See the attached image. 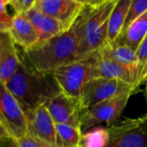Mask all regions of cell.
<instances>
[{"mask_svg": "<svg viewBox=\"0 0 147 147\" xmlns=\"http://www.w3.org/2000/svg\"><path fill=\"white\" fill-rule=\"evenodd\" d=\"M60 90L80 99L84 85L95 78L94 65L90 58L65 65L53 73Z\"/></svg>", "mask_w": 147, "mask_h": 147, "instance_id": "obj_4", "label": "cell"}, {"mask_svg": "<svg viewBox=\"0 0 147 147\" xmlns=\"http://www.w3.org/2000/svg\"><path fill=\"white\" fill-rule=\"evenodd\" d=\"M28 133L51 147H55L56 123L53 121L46 102L26 112Z\"/></svg>", "mask_w": 147, "mask_h": 147, "instance_id": "obj_9", "label": "cell"}, {"mask_svg": "<svg viewBox=\"0 0 147 147\" xmlns=\"http://www.w3.org/2000/svg\"><path fill=\"white\" fill-rule=\"evenodd\" d=\"M21 61L16 43L9 32H0V84H6Z\"/></svg>", "mask_w": 147, "mask_h": 147, "instance_id": "obj_11", "label": "cell"}, {"mask_svg": "<svg viewBox=\"0 0 147 147\" xmlns=\"http://www.w3.org/2000/svg\"><path fill=\"white\" fill-rule=\"evenodd\" d=\"M132 94L133 91L127 92L84 109L81 114L82 130L90 129L102 123H105L108 127L115 124Z\"/></svg>", "mask_w": 147, "mask_h": 147, "instance_id": "obj_6", "label": "cell"}, {"mask_svg": "<svg viewBox=\"0 0 147 147\" xmlns=\"http://www.w3.org/2000/svg\"><path fill=\"white\" fill-rule=\"evenodd\" d=\"M22 15L31 22L39 34V43H42L47 40H50L51 38L65 31L60 22L49 16H47L37 9L34 6Z\"/></svg>", "mask_w": 147, "mask_h": 147, "instance_id": "obj_14", "label": "cell"}, {"mask_svg": "<svg viewBox=\"0 0 147 147\" xmlns=\"http://www.w3.org/2000/svg\"><path fill=\"white\" fill-rule=\"evenodd\" d=\"M88 58L91 59L94 65L95 78L119 79L134 84L137 88L132 73L126 67L103 53L100 49Z\"/></svg>", "mask_w": 147, "mask_h": 147, "instance_id": "obj_12", "label": "cell"}, {"mask_svg": "<svg viewBox=\"0 0 147 147\" xmlns=\"http://www.w3.org/2000/svg\"><path fill=\"white\" fill-rule=\"evenodd\" d=\"M3 1H4V2H6L8 4H9V5H11V3H13V1L14 0H3Z\"/></svg>", "mask_w": 147, "mask_h": 147, "instance_id": "obj_30", "label": "cell"}, {"mask_svg": "<svg viewBox=\"0 0 147 147\" xmlns=\"http://www.w3.org/2000/svg\"><path fill=\"white\" fill-rule=\"evenodd\" d=\"M77 2L80 3L81 4L84 5V4H89V3H91L94 0H76Z\"/></svg>", "mask_w": 147, "mask_h": 147, "instance_id": "obj_27", "label": "cell"}, {"mask_svg": "<svg viewBox=\"0 0 147 147\" xmlns=\"http://www.w3.org/2000/svg\"><path fill=\"white\" fill-rule=\"evenodd\" d=\"M104 0H94L91 3H93V4H97V3H102V2H103Z\"/></svg>", "mask_w": 147, "mask_h": 147, "instance_id": "obj_29", "label": "cell"}, {"mask_svg": "<svg viewBox=\"0 0 147 147\" xmlns=\"http://www.w3.org/2000/svg\"><path fill=\"white\" fill-rule=\"evenodd\" d=\"M37 1H38V0H37Z\"/></svg>", "mask_w": 147, "mask_h": 147, "instance_id": "obj_32", "label": "cell"}, {"mask_svg": "<svg viewBox=\"0 0 147 147\" xmlns=\"http://www.w3.org/2000/svg\"><path fill=\"white\" fill-rule=\"evenodd\" d=\"M100 50L107 56L126 67L132 73L136 87L140 86V65L135 51L117 41H109Z\"/></svg>", "mask_w": 147, "mask_h": 147, "instance_id": "obj_13", "label": "cell"}, {"mask_svg": "<svg viewBox=\"0 0 147 147\" xmlns=\"http://www.w3.org/2000/svg\"><path fill=\"white\" fill-rule=\"evenodd\" d=\"M47 107L55 123L81 127L83 108L80 99L68 96L59 90L47 101Z\"/></svg>", "mask_w": 147, "mask_h": 147, "instance_id": "obj_8", "label": "cell"}, {"mask_svg": "<svg viewBox=\"0 0 147 147\" xmlns=\"http://www.w3.org/2000/svg\"><path fill=\"white\" fill-rule=\"evenodd\" d=\"M6 2L0 0V32H9L14 16H10L7 10Z\"/></svg>", "mask_w": 147, "mask_h": 147, "instance_id": "obj_23", "label": "cell"}, {"mask_svg": "<svg viewBox=\"0 0 147 147\" xmlns=\"http://www.w3.org/2000/svg\"><path fill=\"white\" fill-rule=\"evenodd\" d=\"M82 136L81 127L56 123L55 147H81Z\"/></svg>", "mask_w": 147, "mask_h": 147, "instance_id": "obj_19", "label": "cell"}, {"mask_svg": "<svg viewBox=\"0 0 147 147\" xmlns=\"http://www.w3.org/2000/svg\"><path fill=\"white\" fill-rule=\"evenodd\" d=\"M135 89L134 84L119 79L95 78L90 80L82 90L81 106L84 110L121 94L134 92Z\"/></svg>", "mask_w": 147, "mask_h": 147, "instance_id": "obj_5", "label": "cell"}, {"mask_svg": "<svg viewBox=\"0 0 147 147\" xmlns=\"http://www.w3.org/2000/svg\"><path fill=\"white\" fill-rule=\"evenodd\" d=\"M146 97H147V78L146 80Z\"/></svg>", "mask_w": 147, "mask_h": 147, "instance_id": "obj_31", "label": "cell"}, {"mask_svg": "<svg viewBox=\"0 0 147 147\" xmlns=\"http://www.w3.org/2000/svg\"><path fill=\"white\" fill-rule=\"evenodd\" d=\"M143 119H144V123H145V127L147 128V115L143 116Z\"/></svg>", "mask_w": 147, "mask_h": 147, "instance_id": "obj_28", "label": "cell"}, {"mask_svg": "<svg viewBox=\"0 0 147 147\" xmlns=\"http://www.w3.org/2000/svg\"><path fill=\"white\" fill-rule=\"evenodd\" d=\"M9 33L16 45L21 47L23 51L32 48L40 41V36L36 29L22 14L14 15Z\"/></svg>", "mask_w": 147, "mask_h": 147, "instance_id": "obj_15", "label": "cell"}, {"mask_svg": "<svg viewBox=\"0 0 147 147\" xmlns=\"http://www.w3.org/2000/svg\"><path fill=\"white\" fill-rule=\"evenodd\" d=\"M94 8L92 3L84 4L67 30L28 50H22L21 58L34 71L43 75L53 74L59 68L75 62L84 25Z\"/></svg>", "mask_w": 147, "mask_h": 147, "instance_id": "obj_1", "label": "cell"}, {"mask_svg": "<svg viewBox=\"0 0 147 147\" xmlns=\"http://www.w3.org/2000/svg\"><path fill=\"white\" fill-rule=\"evenodd\" d=\"M34 7L60 22L67 30L80 14L84 5L76 0H38Z\"/></svg>", "mask_w": 147, "mask_h": 147, "instance_id": "obj_10", "label": "cell"}, {"mask_svg": "<svg viewBox=\"0 0 147 147\" xmlns=\"http://www.w3.org/2000/svg\"><path fill=\"white\" fill-rule=\"evenodd\" d=\"M147 34V11L138 17L115 41L124 44L137 52Z\"/></svg>", "mask_w": 147, "mask_h": 147, "instance_id": "obj_17", "label": "cell"}, {"mask_svg": "<svg viewBox=\"0 0 147 147\" xmlns=\"http://www.w3.org/2000/svg\"><path fill=\"white\" fill-rule=\"evenodd\" d=\"M132 0H118L109 21V41L116 40L121 34L127 21Z\"/></svg>", "mask_w": 147, "mask_h": 147, "instance_id": "obj_18", "label": "cell"}, {"mask_svg": "<svg viewBox=\"0 0 147 147\" xmlns=\"http://www.w3.org/2000/svg\"><path fill=\"white\" fill-rule=\"evenodd\" d=\"M0 134L18 140L28 134V118L17 99L0 84Z\"/></svg>", "mask_w": 147, "mask_h": 147, "instance_id": "obj_3", "label": "cell"}, {"mask_svg": "<svg viewBox=\"0 0 147 147\" xmlns=\"http://www.w3.org/2000/svg\"><path fill=\"white\" fill-rule=\"evenodd\" d=\"M19 147H51L42 140L28 134L22 139L17 140Z\"/></svg>", "mask_w": 147, "mask_h": 147, "instance_id": "obj_24", "label": "cell"}, {"mask_svg": "<svg viewBox=\"0 0 147 147\" xmlns=\"http://www.w3.org/2000/svg\"><path fill=\"white\" fill-rule=\"evenodd\" d=\"M4 85L17 99L25 113L47 102L60 90L53 74L36 72L22 58L16 72Z\"/></svg>", "mask_w": 147, "mask_h": 147, "instance_id": "obj_2", "label": "cell"}, {"mask_svg": "<svg viewBox=\"0 0 147 147\" xmlns=\"http://www.w3.org/2000/svg\"><path fill=\"white\" fill-rule=\"evenodd\" d=\"M136 55L140 65V81L141 84L147 78V34L140 45Z\"/></svg>", "mask_w": 147, "mask_h": 147, "instance_id": "obj_22", "label": "cell"}, {"mask_svg": "<svg viewBox=\"0 0 147 147\" xmlns=\"http://www.w3.org/2000/svg\"><path fill=\"white\" fill-rule=\"evenodd\" d=\"M107 128L109 136L107 147H147V128L143 116L127 119Z\"/></svg>", "mask_w": 147, "mask_h": 147, "instance_id": "obj_7", "label": "cell"}, {"mask_svg": "<svg viewBox=\"0 0 147 147\" xmlns=\"http://www.w3.org/2000/svg\"><path fill=\"white\" fill-rule=\"evenodd\" d=\"M37 0H14L11 3L15 14H23L32 9Z\"/></svg>", "mask_w": 147, "mask_h": 147, "instance_id": "obj_25", "label": "cell"}, {"mask_svg": "<svg viewBox=\"0 0 147 147\" xmlns=\"http://www.w3.org/2000/svg\"><path fill=\"white\" fill-rule=\"evenodd\" d=\"M0 147H19L17 140L14 138L1 134H0Z\"/></svg>", "mask_w": 147, "mask_h": 147, "instance_id": "obj_26", "label": "cell"}, {"mask_svg": "<svg viewBox=\"0 0 147 147\" xmlns=\"http://www.w3.org/2000/svg\"><path fill=\"white\" fill-rule=\"evenodd\" d=\"M109 140L108 128L98 126L83 133L81 147H107Z\"/></svg>", "mask_w": 147, "mask_h": 147, "instance_id": "obj_20", "label": "cell"}, {"mask_svg": "<svg viewBox=\"0 0 147 147\" xmlns=\"http://www.w3.org/2000/svg\"><path fill=\"white\" fill-rule=\"evenodd\" d=\"M109 21L81 40L77 52L76 61L87 59L109 42Z\"/></svg>", "mask_w": 147, "mask_h": 147, "instance_id": "obj_16", "label": "cell"}, {"mask_svg": "<svg viewBox=\"0 0 147 147\" xmlns=\"http://www.w3.org/2000/svg\"><path fill=\"white\" fill-rule=\"evenodd\" d=\"M146 11H147V0H132L129 13L125 22L122 33L125 32V30L132 24L134 21L143 15Z\"/></svg>", "mask_w": 147, "mask_h": 147, "instance_id": "obj_21", "label": "cell"}]
</instances>
